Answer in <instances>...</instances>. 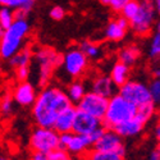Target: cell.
<instances>
[{"mask_svg": "<svg viewBox=\"0 0 160 160\" xmlns=\"http://www.w3.org/2000/svg\"><path fill=\"white\" fill-rule=\"evenodd\" d=\"M71 105L73 104L64 90L57 86H45L32 104V118L36 126L52 127L57 117Z\"/></svg>", "mask_w": 160, "mask_h": 160, "instance_id": "6da1fadb", "label": "cell"}, {"mask_svg": "<svg viewBox=\"0 0 160 160\" xmlns=\"http://www.w3.org/2000/svg\"><path fill=\"white\" fill-rule=\"evenodd\" d=\"M31 26L26 14L16 12V19L4 30V35L0 38V58L9 60L14 54L26 46V41L30 35Z\"/></svg>", "mask_w": 160, "mask_h": 160, "instance_id": "7a4b0ae2", "label": "cell"}, {"mask_svg": "<svg viewBox=\"0 0 160 160\" xmlns=\"http://www.w3.org/2000/svg\"><path fill=\"white\" fill-rule=\"evenodd\" d=\"M62 55L59 52L48 46H40L32 50V60L30 69L33 72L35 83L40 87H45L51 79L60 64Z\"/></svg>", "mask_w": 160, "mask_h": 160, "instance_id": "3957f363", "label": "cell"}, {"mask_svg": "<svg viewBox=\"0 0 160 160\" xmlns=\"http://www.w3.org/2000/svg\"><path fill=\"white\" fill-rule=\"evenodd\" d=\"M137 106L132 102L127 101L122 95L115 94L109 98L108 108H106L105 115L102 118V126L105 128L114 129L119 124L127 122L128 119L136 115Z\"/></svg>", "mask_w": 160, "mask_h": 160, "instance_id": "277c9868", "label": "cell"}, {"mask_svg": "<svg viewBox=\"0 0 160 160\" xmlns=\"http://www.w3.org/2000/svg\"><path fill=\"white\" fill-rule=\"evenodd\" d=\"M88 60L90 59L79 48H72L62 55L58 69L65 73V76L71 79H79L87 72Z\"/></svg>", "mask_w": 160, "mask_h": 160, "instance_id": "5b68a950", "label": "cell"}, {"mask_svg": "<svg viewBox=\"0 0 160 160\" xmlns=\"http://www.w3.org/2000/svg\"><path fill=\"white\" fill-rule=\"evenodd\" d=\"M60 135L52 127L37 126L30 136V148L32 151L49 154L50 151L59 148Z\"/></svg>", "mask_w": 160, "mask_h": 160, "instance_id": "8992f818", "label": "cell"}, {"mask_svg": "<svg viewBox=\"0 0 160 160\" xmlns=\"http://www.w3.org/2000/svg\"><path fill=\"white\" fill-rule=\"evenodd\" d=\"M156 19V10L152 3H141L136 16L131 21H128L129 28L137 36H146L149 35L154 27Z\"/></svg>", "mask_w": 160, "mask_h": 160, "instance_id": "52a82bcc", "label": "cell"}, {"mask_svg": "<svg viewBox=\"0 0 160 160\" xmlns=\"http://www.w3.org/2000/svg\"><path fill=\"white\" fill-rule=\"evenodd\" d=\"M118 94L122 95L127 101L135 106H141L143 104L151 102V96L149 91V85L138 79H128V81L118 87Z\"/></svg>", "mask_w": 160, "mask_h": 160, "instance_id": "ba28073f", "label": "cell"}, {"mask_svg": "<svg viewBox=\"0 0 160 160\" xmlns=\"http://www.w3.org/2000/svg\"><path fill=\"white\" fill-rule=\"evenodd\" d=\"M59 148L64 149L69 155L82 158L92 148V142L87 135H78L74 132H68L60 135Z\"/></svg>", "mask_w": 160, "mask_h": 160, "instance_id": "9c48e42d", "label": "cell"}, {"mask_svg": "<svg viewBox=\"0 0 160 160\" xmlns=\"http://www.w3.org/2000/svg\"><path fill=\"white\" fill-rule=\"evenodd\" d=\"M108 101H109V99H106V98L90 90V91H86L83 98L76 104V108L78 110H82L92 117L100 119V121H102L106 108H108Z\"/></svg>", "mask_w": 160, "mask_h": 160, "instance_id": "30bf717a", "label": "cell"}, {"mask_svg": "<svg viewBox=\"0 0 160 160\" xmlns=\"http://www.w3.org/2000/svg\"><path fill=\"white\" fill-rule=\"evenodd\" d=\"M124 138L121 137L114 129L104 128L102 133L100 135L99 140L94 143L92 148L102 151H110V152H119L126 155V146H124Z\"/></svg>", "mask_w": 160, "mask_h": 160, "instance_id": "8fae6325", "label": "cell"}, {"mask_svg": "<svg viewBox=\"0 0 160 160\" xmlns=\"http://www.w3.org/2000/svg\"><path fill=\"white\" fill-rule=\"evenodd\" d=\"M101 127H104L102 121L77 109L72 132L78 133V135H90V133H92L94 131H96Z\"/></svg>", "mask_w": 160, "mask_h": 160, "instance_id": "7c38bea8", "label": "cell"}, {"mask_svg": "<svg viewBox=\"0 0 160 160\" xmlns=\"http://www.w3.org/2000/svg\"><path fill=\"white\" fill-rule=\"evenodd\" d=\"M37 96L36 86L30 81L18 82V85L13 90V100L21 106H32Z\"/></svg>", "mask_w": 160, "mask_h": 160, "instance_id": "4fadbf2b", "label": "cell"}, {"mask_svg": "<svg viewBox=\"0 0 160 160\" xmlns=\"http://www.w3.org/2000/svg\"><path fill=\"white\" fill-rule=\"evenodd\" d=\"M128 28H129L128 21L121 16L115 19H112L108 24H106L104 35L109 41L117 42V41H121V40H123L126 37Z\"/></svg>", "mask_w": 160, "mask_h": 160, "instance_id": "5bb4252c", "label": "cell"}, {"mask_svg": "<svg viewBox=\"0 0 160 160\" xmlns=\"http://www.w3.org/2000/svg\"><path fill=\"white\" fill-rule=\"evenodd\" d=\"M117 86L112 81V78L108 74H96L91 79V91L96 92V94L109 99L113 95L118 94Z\"/></svg>", "mask_w": 160, "mask_h": 160, "instance_id": "9a60e30c", "label": "cell"}, {"mask_svg": "<svg viewBox=\"0 0 160 160\" xmlns=\"http://www.w3.org/2000/svg\"><path fill=\"white\" fill-rule=\"evenodd\" d=\"M77 108L74 105L68 106L67 109H64L55 119L52 128H54L59 135L62 133H68L73 131V123H74V118H76Z\"/></svg>", "mask_w": 160, "mask_h": 160, "instance_id": "2e32d148", "label": "cell"}, {"mask_svg": "<svg viewBox=\"0 0 160 160\" xmlns=\"http://www.w3.org/2000/svg\"><path fill=\"white\" fill-rule=\"evenodd\" d=\"M146 124L142 121H140V119L135 115L133 118L128 119L127 122H124L122 124H119L118 127H115L114 131L123 138H132V137L138 136L140 133L142 132Z\"/></svg>", "mask_w": 160, "mask_h": 160, "instance_id": "e0dca14e", "label": "cell"}, {"mask_svg": "<svg viewBox=\"0 0 160 160\" xmlns=\"http://www.w3.org/2000/svg\"><path fill=\"white\" fill-rule=\"evenodd\" d=\"M129 74H131L129 67L118 60L113 64L110 73H109V77L112 78V81L114 82V85L117 87H121L122 85H124L129 79Z\"/></svg>", "mask_w": 160, "mask_h": 160, "instance_id": "ac0fdd59", "label": "cell"}, {"mask_svg": "<svg viewBox=\"0 0 160 160\" xmlns=\"http://www.w3.org/2000/svg\"><path fill=\"white\" fill-rule=\"evenodd\" d=\"M140 57H141V50L136 45L124 46L118 52V60L124 63L128 67H132L133 64H136L137 60L140 59Z\"/></svg>", "mask_w": 160, "mask_h": 160, "instance_id": "d6986e66", "label": "cell"}, {"mask_svg": "<svg viewBox=\"0 0 160 160\" xmlns=\"http://www.w3.org/2000/svg\"><path fill=\"white\" fill-rule=\"evenodd\" d=\"M82 160H124V154L102 151L95 148H91L83 156Z\"/></svg>", "mask_w": 160, "mask_h": 160, "instance_id": "ffe728a7", "label": "cell"}, {"mask_svg": "<svg viewBox=\"0 0 160 160\" xmlns=\"http://www.w3.org/2000/svg\"><path fill=\"white\" fill-rule=\"evenodd\" d=\"M31 60H32V49L28 46H24L22 50H19L17 54H14L9 59V63L16 69V68H21V67L30 65Z\"/></svg>", "mask_w": 160, "mask_h": 160, "instance_id": "44dd1931", "label": "cell"}, {"mask_svg": "<svg viewBox=\"0 0 160 160\" xmlns=\"http://www.w3.org/2000/svg\"><path fill=\"white\" fill-rule=\"evenodd\" d=\"M65 94L72 104H77L86 94V86L83 82L79 81V79H73L68 85V87H67Z\"/></svg>", "mask_w": 160, "mask_h": 160, "instance_id": "7402d4cb", "label": "cell"}, {"mask_svg": "<svg viewBox=\"0 0 160 160\" xmlns=\"http://www.w3.org/2000/svg\"><path fill=\"white\" fill-rule=\"evenodd\" d=\"M88 59H100L102 57V48L92 41H83L78 46Z\"/></svg>", "mask_w": 160, "mask_h": 160, "instance_id": "603a6c76", "label": "cell"}, {"mask_svg": "<svg viewBox=\"0 0 160 160\" xmlns=\"http://www.w3.org/2000/svg\"><path fill=\"white\" fill-rule=\"evenodd\" d=\"M149 57L154 60L160 59V21L158 22L155 31L151 36L150 44H149Z\"/></svg>", "mask_w": 160, "mask_h": 160, "instance_id": "cb8c5ba5", "label": "cell"}, {"mask_svg": "<svg viewBox=\"0 0 160 160\" xmlns=\"http://www.w3.org/2000/svg\"><path fill=\"white\" fill-rule=\"evenodd\" d=\"M16 19V10L8 7H0V26L8 28Z\"/></svg>", "mask_w": 160, "mask_h": 160, "instance_id": "d4e9b609", "label": "cell"}, {"mask_svg": "<svg viewBox=\"0 0 160 160\" xmlns=\"http://www.w3.org/2000/svg\"><path fill=\"white\" fill-rule=\"evenodd\" d=\"M149 91L151 96V102L156 108H160V78H154L149 83Z\"/></svg>", "mask_w": 160, "mask_h": 160, "instance_id": "484cf974", "label": "cell"}, {"mask_svg": "<svg viewBox=\"0 0 160 160\" xmlns=\"http://www.w3.org/2000/svg\"><path fill=\"white\" fill-rule=\"evenodd\" d=\"M138 8H140V2H138V0H129V2L126 4V7L122 9L121 14L127 21H131L133 17L136 16Z\"/></svg>", "mask_w": 160, "mask_h": 160, "instance_id": "4316f807", "label": "cell"}, {"mask_svg": "<svg viewBox=\"0 0 160 160\" xmlns=\"http://www.w3.org/2000/svg\"><path fill=\"white\" fill-rule=\"evenodd\" d=\"M14 112V100L10 95H7L0 101V113L5 117H9Z\"/></svg>", "mask_w": 160, "mask_h": 160, "instance_id": "83f0119b", "label": "cell"}, {"mask_svg": "<svg viewBox=\"0 0 160 160\" xmlns=\"http://www.w3.org/2000/svg\"><path fill=\"white\" fill-rule=\"evenodd\" d=\"M36 3V0H18L17 3V7H16V12L17 13H23V14H27V13H30Z\"/></svg>", "mask_w": 160, "mask_h": 160, "instance_id": "f1b7e54d", "label": "cell"}, {"mask_svg": "<svg viewBox=\"0 0 160 160\" xmlns=\"http://www.w3.org/2000/svg\"><path fill=\"white\" fill-rule=\"evenodd\" d=\"M69 159H71L69 154L62 148H58L48 154V160H69Z\"/></svg>", "mask_w": 160, "mask_h": 160, "instance_id": "f546056e", "label": "cell"}, {"mask_svg": "<svg viewBox=\"0 0 160 160\" xmlns=\"http://www.w3.org/2000/svg\"><path fill=\"white\" fill-rule=\"evenodd\" d=\"M16 77H17V79H18V82L28 81V78L31 77L30 65H27V67H21V68H16Z\"/></svg>", "mask_w": 160, "mask_h": 160, "instance_id": "4dcf8cb0", "label": "cell"}, {"mask_svg": "<svg viewBox=\"0 0 160 160\" xmlns=\"http://www.w3.org/2000/svg\"><path fill=\"white\" fill-rule=\"evenodd\" d=\"M65 16V10L62 7H52L50 9V17L54 21H62Z\"/></svg>", "mask_w": 160, "mask_h": 160, "instance_id": "1f68e13d", "label": "cell"}, {"mask_svg": "<svg viewBox=\"0 0 160 160\" xmlns=\"http://www.w3.org/2000/svg\"><path fill=\"white\" fill-rule=\"evenodd\" d=\"M128 2H129V0H112L110 4H109V7H110V9H112L113 12L121 13L122 9L126 7V4H127Z\"/></svg>", "mask_w": 160, "mask_h": 160, "instance_id": "d6a6232c", "label": "cell"}, {"mask_svg": "<svg viewBox=\"0 0 160 160\" xmlns=\"http://www.w3.org/2000/svg\"><path fill=\"white\" fill-rule=\"evenodd\" d=\"M28 160H48V155L42 154V152H37V151H32Z\"/></svg>", "mask_w": 160, "mask_h": 160, "instance_id": "836d02e7", "label": "cell"}, {"mask_svg": "<svg viewBox=\"0 0 160 160\" xmlns=\"http://www.w3.org/2000/svg\"><path fill=\"white\" fill-rule=\"evenodd\" d=\"M18 0H0V7H8L12 9H16Z\"/></svg>", "mask_w": 160, "mask_h": 160, "instance_id": "e575fe53", "label": "cell"}, {"mask_svg": "<svg viewBox=\"0 0 160 160\" xmlns=\"http://www.w3.org/2000/svg\"><path fill=\"white\" fill-rule=\"evenodd\" d=\"M154 135H155L156 141H158L159 145H160V118H159V121L156 122V126H155V128H154Z\"/></svg>", "mask_w": 160, "mask_h": 160, "instance_id": "d590c367", "label": "cell"}, {"mask_svg": "<svg viewBox=\"0 0 160 160\" xmlns=\"http://www.w3.org/2000/svg\"><path fill=\"white\" fill-rule=\"evenodd\" d=\"M149 160H160V151H159L158 149H156V150H154V151L150 154Z\"/></svg>", "mask_w": 160, "mask_h": 160, "instance_id": "8d00e7d4", "label": "cell"}, {"mask_svg": "<svg viewBox=\"0 0 160 160\" xmlns=\"http://www.w3.org/2000/svg\"><path fill=\"white\" fill-rule=\"evenodd\" d=\"M151 3L154 5L156 13H159V14H160V0H151Z\"/></svg>", "mask_w": 160, "mask_h": 160, "instance_id": "74e56055", "label": "cell"}, {"mask_svg": "<svg viewBox=\"0 0 160 160\" xmlns=\"http://www.w3.org/2000/svg\"><path fill=\"white\" fill-rule=\"evenodd\" d=\"M152 76L154 78H160V67H156L152 69Z\"/></svg>", "mask_w": 160, "mask_h": 160, "instance_id": "f35d334b", "label": "cell"}, {"mask_svg": "<svg viewBox=\"0 0 160 160\" xmlns=\"http://www.w3.org/2000/svg\"><path fill=\"white\" fill-rule=\"evenodd\" d=\"M99 2H100L102 5H108V7H109V4H110L112 0H99Z\"/></svg>", "mask_w": 160, "mask_h": 160, "instance_id": "ab89813d", "label": "cell"}, {"mask_svg": "<svg viewBox=\"0 0 160 160\" xmlns=\"http://www.w3.org/2000/svg\"><path fill=\"white\" fill-rule=\"evenodd\" d=\"M4 30H5V28H3L2 26H0V38H2V37H3V35H4Z\"/></svg>", "mask_w": 160, "mask_h": 160, "instance_id": "60d3db41", "label": "cell"}, {"mask_svg": "<svg viewBox=\"0 0 160 160\" xmlns=\"http://www.w3.org/2000/svg\"><path fill=\"white\" fill-rule=\"evenodd\" d=\"M141 3H151V0H138Z\"/></svg>", "mask_w": 160, "mask_h": 160, "instance_id": "b9f144b4", "label": "cell"}, {"mask_svg": "<svg viewBox=\"0 0 160 160\" xmlns=\"http://www.w3.org/2000/svg\"><path fill=\"white\" fill-rule=\"evenodd\" d=\"M158 150H159V151H160V145H159V148H158Z\"/></svg>", "mask_w": 160, "mask_h": 160, "instance_id": "7bdbcfd3", "label": "cell"}, {"mask_svg": "<svg viewBox=\"0 0 160 160\" xmlns=\"http://www.w3.org/2000/svg\"><path fill=\"white\" fill-rule=\"evenodd\" d=\"M69 160H72V159H69Z\"/></svg>", "mask_w": 160, "mask_h": 160, "instance_id": "ee69618b", "label": "cell"}]
</instances>
